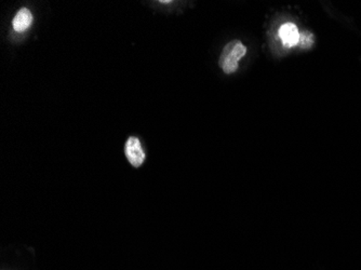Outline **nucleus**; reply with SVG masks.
I'll return each instance as SVG.
<instances>
[{"mask_svg": "<svg viewBox=\"0 0 361 270\" xmlns=\"http://www.w3.org/2000/svg\"><path fill=\"white\" fill-rule=\"evenodd\" d=\"M314 42H315V37L312 32L305 30L300 34V44H301L302 48H310L313 46Z\"/></svg>", "mask_w": 361, "mask_h": 270, "instance_id": "5", "label": "nucleus"}, {"mask_svg": "<svg viewBox=\"0 0 361 270\" xmlns=\"http://www.w3.org/2000/svg\"><path fill=\"white\" fill-rule=\"evenodd\" d=\"M126 157L129 160L130 164L135 168H139L143 164L145 160V153L142 148L141 142L137 137H131L128 139L125 146Z\"/></svg>", "mask_w": 361, "mask_h": 270, "instance_id": "2", "label": "nucleus"}, {"mask_svg": "<svg viewBox=\"0 0 361 270\" xmlns=\"http://www.w3.org/2000/svg\"><path fill=\"white\" fill-rule=\"evenodd\" d=\"M32 23V14L27 8H22L19 10V12L14 16L13 25L14 30L16 32H22L24 30H27Z\"/></svg>", "mask_w": 361, "mask_h": 270, "instance_id": "4", "label": "nucleus"}, {"mask_svg": "<svg viewBox=\"0 0 361 270\" xmlns=\"http://www.w3.org/2000/svg\"><path fill=\"white\" fill-rule=\"evenodd\" d=\"M161 4H170V1H161Z\"/></svg>", "mask_w": 361, "mask_h": 270, "instance_id": "6", "label": "nucleus"}, {"mask_svg": "<svg viewBox=\"0 0 361 270\" xmlns=\"http://www.w3.org/2000/svg\"><path fill=\"white\" fill-rule=\"evenodd\" d=\"M278 35H279L283 46L287 47V48H293V47L300 44L299 30H298L297 25L291 23V22H288V23L281 25L279 32H278Z\"/></svg>", "mask_w": 361, "mask_h": 270, "instance_id": "3", "label": "nucleus"}, {"mask_svg": "<svg viewBox=\"0 0 361 270\" xmlns=\"http://www.w3.org/2000/svg\"><path fill=\"white\" fill-rule=\"evenodd\" d=\"M247 54V47L240 40H233L223 49L219 65L225 74H233L238 70L239 61Z\"/></svg>", "mask_w": 361, "mask_h": 270, "instance_id": "1", "label": "nucleus"}]
</instances>
